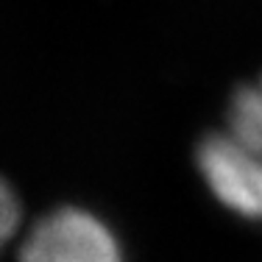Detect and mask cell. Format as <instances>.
Listing matches in <instances>:
<instances>
[{
	"label": "cell",
	"instance_id": "6da1fadb",
	"mask_svg": "<svg viewBox=\"0 0 262 262\" xmlns=\"http://www.w3.org/2000/svg\"><path fill=\"white\" fill-rule=\"evenodd\" d=\"M192 170L226 215L262 226V70L229 90L217 123L192 145Z\"/></svg>",
	"mask_w": 262,
	"mask_h": 262
},
{
	"label": "cell",
	"instance_id": "7a4b0ae2",
	"mask_svg": "<svg viewBox=\"0 0 262 262\" xmlns=\"http://www.w3.org/2000/svg\"><path fill=\"white\" fill-rule=\"evenodd\" d=\"M11 262H131L120 232L103 212L59 201L28 217Z\"/></svg>",
	"mask_w": 262,
	"mask_h": 262
},
{
	"label": "cell",
	"instance_id": "3957f363",
	"mask_svg": "<svg viewBox=\"0 0 262 262\" xmlns=\"http://www.w3.org/2000/svg\"><path fill=\"white\" fill-rule=\"evenodd\" d=\"M28 217L31 215L26 212L17 184L0 170V262L11 259V251H14Z\"/></svg>",
	"mask_w": 262,
	"mask_h": 262
}]
</instances>
